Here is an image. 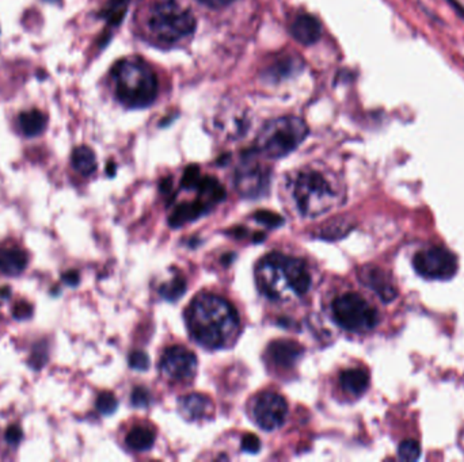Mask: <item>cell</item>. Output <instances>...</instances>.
Here are the masks:
<instances>
[{
  "label": "cell",
  "instance_id": "6da1fadb",
  "mask_svg": "<svg viewBox=\"0 0 464 462\" xmlns=\"http://www.w3.org/2000/svg\"><path fill=\"white\" fill-rule=\"evenodd\" d=\"M188 323L193 338L206 349H220L231 342L239 328V316L226 299L201 294L188 309Z\"/></svg>",
  "mask_w": 464,
  "mask_h": 462
},
{
  "label": "cell",
  "instance_id": "7a4b0ae2",
  "mask_svg": "<svg viewBox=\"0 0 464 462\" xmlns=\"http://www.w3.org/2000/svg\"><path fill=\"white\" fill-rule=\"evenodd\" d=\"M262 294L274 301L304 296L311 287V275L301 259L271 254L262 259L256 270Z\"/></svg>",
  "mask_w": 464,
  "mask_h": 462
},
{
  "label": "cell",
  "instance_id": "3957f363",
  "mask_svg": "<svg viewBox=\"0 0 464 462\" xmlns=\"http://www.w3.org/2000/svg\"><path fill=\"white\" fill-rule=\"evenodd\" d=\"M116 96L129 109H144L158 96V79L141 58L131 57L118 61L113 68Z\"/></svg>",
  "mask_w": 464,
  "mask_h": 462
},
{
  "label": "cell",
  "instance_id": "277c9868",
  "mask_svg": "<svg viewBox=\"0 0 464 462\" xmlns=\"http://www.w3.org/2000/svg\"><path fill=\"white\" fill-rule=\"evenodd\" d=\"M147 29L156 42L171 45L193 34L196 18L176 0H163L151 7Z\"/></svg>",
  "mask_w": 464,
  "mask_h": 462
},
{
  "label": "cell",
  "instance_id": "5b68a950",
  "mask_svg": "<svg viewBox=\"0 0 464 462\" xmlns=\"http://www.w3.org/2000/svg\"><path fill=\"white\" fill-rule=\"evenodd\" d=\"M308 136V126L293 115L265 123L257 136L256 150L265 158L280 159L296 150Z\"/></svg>",
  "mask_w": 464,
  "mask_h": 462
},
{
  "label": "cell",
  "instance_id": "8992f818",
  "mask_svg": "<svg viewBox=\"0 0 464 462\" xmlns=\"http://www.w3.org/2000/svg\"><path fill=\"white\" fill-rule=\"evenodd\" d=\"M293 197L301 215L310 218L325 215L336 201V194L328 179L313 170L301 171L296 177Z\"/></svg>",
  "mask_w": 464,
  "mask_h": 462
},
{
  "label": "cell",
  "instance_id": "52a82bcc",
  "mask_svg": "<svg viewBox=\"0 0 464 462\" xmlns=\"http://www.w3.org/2000/svg\"><path fill=\"white\" fill-rule=\"evenodd\" d=\"M337 324L355 334L373 329L378 324V313L357 293H346L331 305Z\"/></svg>",
  "mask_w": 464,
  "mask_h": 462
},
{
  "label": "cell",
  "instance_id": "ba28073f",
  "mask_svg": "<svg viewBox=\"0 0 464 462\" xmlns=\"http://www.w3.org/2000/svg\"><path fill=\"white\" fill-rule=\"evenodd\" d=\"M414 269L426 279H450L458 272L455 255L445 248L430 247L414 258Z\"/></svg>",
  "mask_w": 464,
  "mask_h": 462
},
{
  "label": "cell",
  "instance_id": "9c48e42d",
  "mask_svg": "<svg viewBox=\"0 0 464 462\" xmlns=\"http://www.w3.org/2000/svg\"><path fill=\"white\" fill-rule=\"evenodd\" d=\"M271 174L266 167L247 156L241 163L235 174V185L241 195L246 198L261 197L269 188Z\"/></svg>",
  "mask_w": 464,
  "mask_h": 462
},
{
  "label": "cell",
  "instance_id": "30bf717a",
  "mask_svg": "<svg viewBox=\"0 0 464 462\" xmlns=\"http://www.w3.org/2000/svg\"><path fill=\"white\" fill-rule=\"evenodd\" d=\"M287 401L278 394L265 392L254 401L253 416L262 430L273 431L280 428L287 419Z\"/></svg>",
  "mask_w": 464,
  "mask_h": 462
},
{
  "label": "cell",
  "instance_id": "8fae6325",
  "mask_svg": "<svg viewBox=\"0 0 464 462\" xmlns=\"http://www.w3.org/2000/svg\"><path fill=\"white\" fill-rule=\"evenodd\" d=\"M197 367L196 355L182 346L167 349L161 361V371L170 380H189L197 373Z\"/></svg>",
  "mask_w": 464,
  "mask_h": 462
},
{
  "label": "cell",
  "instance_id": "7c38bea8",
  "mask_svg": "<svg viewBox=\"0 0 464 462\" xmlns=\"http://www.w3.org/2000/svg\"><path fill=\"white\" fill-rule=\"evenodd\" d=\"M303 347L293 340H274L266 350L268 359L278 367H292L303 355Z\"/></svg>",
  "mask_w": 464,
  "mask_h": 462
},
{
  "label": "cell",
  "instance_id": "4fadbf2b",
  "mask_svg": "<svg viewBox=\"0 0 464 462\" xmlns=\"http://www.w3.org/2000/svg\"><path fill=\"white\" fill-rule=\"evenodd\" d=\"M179 412L183 418L188 421H198V419H206L211 418L215 408L213 403L209 397L204 394H191L183 396L178 401Z\"/></svg>",
  "mask_w": 464,
  "mask_h": 462
},
{
  "label": "cell",
  "instance_id": "5bb4252c",
  "mask_svg": "<svg viewBox=\"0 0 464 462\" xmlns=\"http://www.w3.org/2000/svg\"><path fill=\"white\" fill-rule=\"evenodd\" d=\"M28 252L19 245H0V272L6 275H19L28 267Z\"/></svg>",
  "mask_w": 464,
  "mask_h": 462
},
{
  "label": "cell",
  "instance_id": "9a60e30c",
  "mask_svg": "<svg viewBox=\"0 0 464 462\" xmlns=\"http://www.w3.org/2000/svg\"><path fill=\"white\" fill-rule=\"evenodd\" d=\"M360 279L364 285L369 286L383 301H393L396 296L395 287L388 277L378 267H364L360 272Z\"/></svg>",
  "mask_w": 464,
  "mask_h": 462
},
{
  "label": "cell",
  "instance_id": "2e32d148",
  "mask_svg": "<svg viewBox=\"0 0 464 462\" xmlns=\"http://www.w3.org/2000/svg\"><path fill=\"white\" fill-rule=\"evenodd\" d=\"M291 33L303 45H313L321 37V24L313 15H299L291 28Z\"/></svg>",
  "mask_w": 464,
  "mask_h": 462
},
{
  "label": "cell",
  "instance_id": "e0dca14e",
  "mask_svg": "<svg viewBox=\"0 0 464 462\" xmlns=\"http://www.w3.org/2000/svg\"><path fill=\"white\" fill-rule=\"evenodd\" d=\"M48 125V117L41 110L33 109L24 111L18 115V126L22 135L36 137L41 135Z\"/></svg>",
  "mask_w": 464,
  "mask_h": 462
},
{
  "label": "cell",
  "instance_id": "ac0fdd59",
  "mask_svg": "<svg viewBox=\"0 0 464 462\" xmlns=\"http://www.w3.org/2000/svg\"><path fill=\"white\" fill-rule=\"evenodd\" d=\"M208 210H209V205L204 201L179 205L174 210V213L168 218V222L173 228H178V227L185 225L186 222H191V221L201 217Z\"/></svg>",
  "mask_w": 464,
  "mask_h": 462
},
{
  "label": "cell",
  "instance_id": "d6986e66",
  "mask_svg": "<svg viewBox=\"0 0 464 462\" xmlns=\"http://www.w3.org/2000/svg\"><path fill=\"white\" fill-rule=\"evenodd\" d=\"M368 384V374L363 369H348L341 373V386L348 394L360 396L367 391Z\"/></svg>",
  "mask_w": 464,
  "mask_h": 462
},
{
  "label": "cell",
  "instance_id": "ffe728a7",
  "mask_svg": "<svg viewBox=\"0 0 464 462\" xmlns=\"http://www.w3.org/2000/svg\"><path fill=\"white\" fill-rule=\"evenodd\" d=\"M71 163L79 174H82L83 177H90L96 173V153L94 150L86 145L78 147L72 152Z\"/></svg>",
  "mask_w": 464,
  "mask_h": 462
},
{
  "label": "cell",
  "instance_id": "44dd1931",
  "mask_svg": "<svg viewBox=\"0 0 464 462\" xmlns=\"http://www.w3.org/2000/svg\"><path fill=\"white\" fill-rule=\"evenodd\" d=\"M126 445L135 451L150 450L155 443V434L146 427H135L126 435Z\"/></svg>",
  "mask_w": 464,
  "mask_h": 462
},
{
  "label": "cell",
  "instance_id": "7402d4cb",
  "mask_svg": "<svg viewBox=\"0 0 464 462\" xmlns=\"http://www.w3.org/2000/svg\"><path fill=\"white\" fill-rule=\"evenodd\" d=\"M197 190L200 191L201 195L206 200V204H209V202H221L226 198V190L218 183L216 178H201V182H200Z\"/></svg>",
  "mask_w": 464,
  "mask_h": 462
},
{
  "label": "cell",
  "instance_id": "603a6c76",
  "mask_svg": "<svg viewBox=\"0 0 464 462\" xmlns=\"http://www.w3.org/2000/svg\"><path fill=\"white\" fill-rule=\"evenodd\" d=\"M159 293L167 301H176L186 293V281L182 277H174L171 281L161 286Z\"/></svg>",
  "mask_w": 464,
  "mask_h": 462
},
{
  "label": "cell",
  "instance_id": "cb8c5ba5",
  "mask_svg": "<svg viewBox=\"0 0 464 462\" xmlns=\"http://www.w3.org/2000/svg\"><path fill=\"white\" fill-rule=\"evenodd\" d=\"M398 456H399V458H402L405 461H415L421 456V448L415 441L406 439L399 445Z\"/></svg>",
  "mask_w": 464,
  "mask_h": 462
},
{
  "label": "cell",
  "instance_id": "d4e9b609",
  "mask_svg": "<svg viewBox=\"0 0 464 462\" xmlns=\"http://www.w3.org/2000/svg\"><path fill=\"white\" fill-rule=\"evenodd\" d=\"M96 406L102 415H111L117 411L118 401L111 392H102L96 399Z\"/></svg>",
  "mask_w": 464,
  "mask_h": 462
},
{
  "label": "cell",
  "instance_id": "484cf974",
  "mask_svg": "<svg viewBox=\"0 0 464 462\" xmlns=\"http://www.w3.org/2000/svg\"><path fill=\"white\" fill-rule=\"evenodd\" d=\"M254 218H256V221H258L262 225H266L269 228H277L284 224V218L271 210H258L254 215Z\"/></svg>",
  "mask_w": 464,
  "mask_h": 462
},
{
  "label": "cell",
  "instance_id": "4316f807",
  "mask_svg": "<svg viewBox=\"0 0 464 462\" xmlns=\"http://www.w3.org/2000/svg\"><path fill=\"white\" fill-rule=\"evenodd\" d=\"M201 174H200V168L197 165H189L185 170V174L182 178V186L185 189H197L200 182H201Z\"/></svg>",
  "mask_w": 464,
  "mask_h": 462
},
{
  "label": "cell",
  "instance_id": "83f0119b",
  "mask_svg": "<svg viewBox=\"0 0 464 462\" xmlns=\"http://www.w3.org/2000/svg\"><path fill=\"white\" fill-rule=\"evenodd\" d=\"M126 11V0H113L108 9V19L113 24H118Z\"/></svg>",
  "mask_w": 464,
  "mask_h": 462
},
{
  "label": "cell",
  "instance_id": "f1b7e54d",
  "mask_svg": "<svg viewBox=\"0 0 464 462\" xmlns=\"http://www.w3.org/2000/svg\"><path fill=\"white\" fill-rule=\"evenodd\" d=\"M131 401H132V406L133 407L140 408H147L151 404V394L146 389V388H135L133 392L131 394Z\"/></svg>",
  "mask_w": 464,
  "mask_h": 462
},
{
  "label": "cell",
  "instance_id": "f546056e",
  "mask_svg": "<svg viewBox=\"0 0 464 462\" xmlns=\"http://www.w3.org/2000/svg\"><path fill=\"white\" fill-rule=\"evenodd\" d=\"M129 366L138 371H144L150 367V356L144 351H135L129 356Z\"/></svg>",
  "mask_w": 464,
  "mask_h": 462
},
{
  "label": "cell",
  "instance_id": "4dcf8cb0",
  "mask_svg": "<svg viewBox=\"0 0 464 462\" xmlns=\"http://www.w3.org/2000/svg\"><path fill=\"white\" fill-rule=\"evenodd\" d=\"M13 316L16 320H28L33 316V307L28 301H18L13 308Z\"/></svg>",
  "mask_w": 464,
  "mask_h": 462
},
{
  "label": "cell",
  "instance_id": "1f68e13d",
  "mask_svg": "<svg viewBox=\"0 0 464 462\" xmlns=\"http://www.w3.org/2000/svg\"><path fill=\"white\" fill-rule=\"evenodd\" d=\"M242 450L248 454H257L261 450L260 438L254 434L245 435L242 438Z\"/></svg>",
  "mask_w": 464,
  "mask_h": 462
},
{
  "label": "cell",
  "instance_id": "d6a6232c",
  "mask_svg": "<svg viewBox=\"0 0 464 462\" xmlns=\"http://www.w3.org/2000/svg\"><path fill=\"white\" fill-rule=\"evenodd\" d=\"M4 438H6L7 443H10V445H18V443L22 441V438H24V433H22V430H21L19 426L11 424V426L6 430Z\"/></svg>",
  "mask_w": 464,
  "mask_h": 462
},
{
  "label": "cell",
  "instance_id": "836d02e7",
  "mask_svg": "<svg viewBox=\"0 0 464 462\" xmlns=\"http://www.w3.org/2000/svg\"><path fill=\"white\" fill-rule=\"evenodd\" d=\"M46 359H48V351L44 350L42 346H39V347L34 349V351L31 354L30 364H31V366L34 367V369H40V367L45 365Z\"/></svg>",
  "mask_w": 464,
  "mask_h": 462
},
{
  "label": "cell",
  "instance_id": "e575fe53",
  "mask_svg": "<svg viewBox=\"0 0 464 462\" xmlns=\"http://www.w3.org/2000/svg\"><path fill=\"white\" fill-rule=\"evenodd\" d=\"M61 279L69 286H76L81 281V275L76 270H69L61 275Z\"/></svg>",
  "mask_w": 464,
  "mask_h": 462
},
{
  "label": "cell",
  "instance_id": "d590c367",
  "mask_svg": "<svg viewBox=\"0 0 464 462\" xmlns=\"http://www.w3.org/2000/svg\"><path fill=\"white\" fill-rule=\"evenodd\" d=\"M198 1L208 7H212V9H221V7L231 4L233 0H198Z\"/></svg>",
  "mask_w": 464,
  "mask_h": 462
},
{
  "label": "cell",
  "instance_id": "8d00e7d4",
  "mask_svg": "<svg viewBox=\"0 0 464 462\" xmlns=\"http://www.w3.org/2000/svg\"><path fill=\"white\" fill-rule=\"evenodd\" d=\"M448 3H450V6L453 7V10H456L458 11V14L460 15L462 18L464 19V9L456 1V0H448Z\"/></svg>",
  "mask_w": 464,
  "mask_h": 462
},
{
  "label": "cell",
  "instance_id": "74e56055",
  "mask_svg": "<svg viewBox=\"0 0 464 462\" xmlns=\"http://www.w3.org/2000/svg\"><path fill=\"white\" fill-rule=\"evenodd\" d=\"M11 296V290L9 286H3L0 287V299H9Z\"/></svg>",
  "mask_w": 464,
  "mask_h": 462
},
{
  "label": "cell",
  "instance_id": "f35d334b",
  "mask_svg": "<svg viewBox=\"0 0 464 462\" xmlns=\"http://www.w3.org/2000/svg\"><path fill=\"white\" fill-rule=\"evenodd\" d=\"M170 189H171V179H164L162 191L163 192H170Z\"/></svg>",
  "mask_w": 464,
  "mask_h": 462
},
{
  "label": "cell",
  "instance_id": "ab89813d",
  "mask_svg": "<svg viewBox=\"0 0 464 462\" xmlns=\"http://www.w3.org/2000/svg\"><path fill=\"white\" fill-rule=\"evenodd\" d=\"M106 170H108V175L109 177H114V174H116V165L114 164L110 163Z\"/></svg>",
  "mask_w": 464,
  "mask_h": 462
},
{
  "label": "cell",
  "instance_id": "60d3db41",
  "mask_svg": "<svg viewBox=\"0 0 464 462\" xmlns=\"http://www.w3.org/2000/svg\"><path fill=\"white\" fill-rule=\"evenodd\" d=\"M46 1H51V3H57L59 0H46Z\"/></svg>",
  "mask_w": 464,
  "mask_h": 462
}]
</instances>
